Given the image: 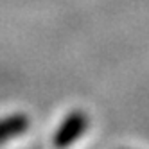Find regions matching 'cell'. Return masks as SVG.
<instances>
[{
	"label": "cell",
	"mask_w": 149,
	"mask_h": 149,
	"mask_svg": "<svg viewBox=\"0 0 149 149\" xmlns=\"http://www.w3.org/2000/svg\"><path fill=\"white\" fill-rule=\"evenodd\" d=\"M88 127V117L84 115L81 110L72 111L63 124L58 127V131L52 136V144L58 149H67L68 146H72L77 138L86 131Z\"/></svg>",
	"instance_id": "obj_1"
},
{
	"label": "cell",
	"mask_w": 149,
	"mask_h": 149,
	"mask_svg": "<svg viewBox=\"0 0 149 149\" xmlns=\"http://www.w3.org/2000/svg\"><path fill=\"white\" fill-rule=\"evenodd\" d=\"M29 130V117L24 113L9 115L6 119H0V144L7 142L13 136H20Z\"/></svg>",
	"instance_id": "obj_2"
}]
</instances>
